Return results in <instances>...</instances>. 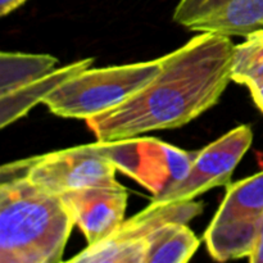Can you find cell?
<instances>
[{"mask_svg":"<svg viewBox=\"0 0 263 263\" xmlns=\"http://www.w3.org/2000/svg\"><path fill=\"white\" fill-rule=\"evenodd\" d=\"M234 43L202 32L162 57V71L113 109L86 120L98 141L179 128L216 105L231 79Z\"/></svg>","mask_w":263,"mask_h":263,"instance_id":"6da1fadb","label":"cell"},{"mask_svg":"<svg viewBox=\"0 0 263 263\" xmlns=\"http://www.w3.org/2000/svg\"><path fill=\"white\" fill-rule=\"evenodd\" d=\"M73 220L61 197L22 176L0 184V263H59Z\"/></svg>","mask_w":263,"mask_h":263,"instance_id":"7a4b0ae2","label":"cell"},{"mask_svg":"<svg viewBox=\"0 0 263 263\" xmlns=\"http://www.w3.org/2000/svg\"><path fill=\"white\" fill-rule=\"evenodd\" d=\"M163 59L87 68L44 99L51 113L64 118L89 120L113 109L145 87L162 71Z\"/></svg>","mask_w":263,"mask_h":263,"instance_id":"3957f363","label":"cell"},{"mask_svg":"<svg viewBox=\"0 0 263 263\" xmlns=\"http://www.w3.org/2000/svg\"><path fill=\"white\" fill-rule=\"evenodd\" d=\"M115 164L94 144L36 156L4 164L2 179L22 176L45 192L62 195L89 186H122Z\"/></svg>","mask_w":263,"mask_h":263,"instance_id":"277c9868","label":"cell"},{"mask_svg":"<svg viewBox=\"0 0 263 263\" xmlns=\"http://www.w3.org/2000/svg\"><path fill=\"white\" fill-rule=\"evenodd\" d=\"M226 187L203 235L211 257L218 262L244 258L253 252L263 222V171Z\"/></svg>","mask_w":263,"mask_h":263,"instance_id":"5b68a950","label":"cell"},{"mask_svg":"<svg viewBox=\"0 0 263 263\" xmlns=\"http://www.w3.org/2000/svg\"><path fill=\"white\" fill-rule=\"evenodd\" d=\"M98 151L118 171L145 187L153 197L163 194L184 179L197 152H187L153 138H128L116 141H97Z\"/></svg>","mask_w":263,"mask_h":263,"instance_id":"8992f818","label":"cell"},{"mask_svg":"<svg viewBox=\"0 0 263 263\" xmlns=\"http://www.w3.org/2000/svg\"><path fill=\"white\" fill-rule=\"evenodd\" d=\"M202 202L186 200L177 203L151 204L134 217L125 220L108 238L87 246L69 262L81 263H144L149 240L158 228L167 222L187 223L203 212Z\"/></svg>","mask_w":263,"mask_h":263,"instance_id":"52a82bcc","label":"cell"},{"mask_svg":"<svg viewBox=\"0 0 263 263\" xmlns=\"http://www.w3.org/2000/svg\"><path fill=\"white\" fill-rule=\"evenodd\" d=\"M253 131L249 125H240L198 151L184 179L167 192L152 198L156 203H177L195 199L217 186L231 184V176L244 154L251 148Z\"/></svg>","mask_w":263,"mask_h":263,"instance_id":"ba28073f","label":"cell"},{"mask_svg":"<svg viewBox=\"0 0 263 263\" xmlns=\"http://www.w3.org/2000/svg\"><path fill=\"white\" fill-rule=\"evenodd\" d=\"M174 21L190 31L246 37L263 28V0H180Z\"/></svg>","mask_w":263,"mask_h":263,"instance_id":"9c48e42d","label":"cell"},{"mask_svg":"<svg viewBox=\"0 0 263 263\" xmlns=\"http://www.w3.org/2000/svg\"><path fill=\"white\" fill-rule=\"evenodd\" d=\"M59 197L89 246L104 240L125 221L128 193L123 185L82 187Z\"/></svg>","mask_w":263,"mask_h":263,"instance_id":"30bf717a","label":"cell"},{"mask_svg":"<svg viewBox=\"0 0 263 263\" xmlns=\"http://www.w3.org/2000/svg\"><path fill=\"white\" fill-rule=\"evenodd\" d=\"M94 58L82 59L74 62L64 68H57L46 76L31 82L27 86L0 97V127H7L23 117L37 103H43L49 94L58 89L61 85L68 81L84 69L90 68Z\"/></svg>","mask_w":263,"mask_h":263,"instance_id":"8fae6325","label":"cell"},{"mask_svg":"<svg viewBox=\"0 0 263 263\" xmlns=\"http://www.w3.org/2000/svg\"><path fill=\"white\" fill-rule=\"evenodd\" d=\"M199 246L200 240L187 223L167 222L152 235L144 263L189 262Z\"/></svg>","mask_w":263,"mask_h":263,"instance_id":"7c38bea8","label":"cell"},{"mask_svg":"<svg viewBox=\"0 0 263 263\" xmlns=\"http://www.w3.org/2000/svg\"><path fill=\"white\" fill-rule=\"evenodd\" d=\"M58 59L48 54H0V97L27 86L57 69Z\"/></svg>","mask_w":263,"mask_h":263,"instance_id":"4fadbf2b","label":"cell"},{"mask_svg":"<svg viewBox=\"0 0 263 263\" xmlns=\"http://www.w3.org/2000/svg\"><path fill=\"white\" fill-rule=\"evenodd\" d=\"M263 77V28L246 36V40L234 48L231 79L248 85Z\"/></svg>","mask_w":263,"mask_h":263,"instance_id":"5bb4252c","label":"cell"},{"mask_svg":"<svg viewBox=\"0 0 263 263\" xmlns=\"http://www.w3.org/2000/svg\"><path fill=\"white\" fill-rule=\"evenodd\" d=\"M247 86L251 90V94L252 97H253V100L257 104V107L263 112V77L251 82V84H248Z\"/></svg>","mask_w":263,"mask_h":263,"instance_id":"9a60e30c","label":"cell"},{"mask_svg":"<svg viewBox=\"0 0 263 263\" xmlns=\"http://www.w3.org/2000/svg\"><path fill=\"white\" fill-rule=\"evenodd\" d=\"M249 262L252 263H263V222L261 226V230H259L258 239L256 241V246H254L253 252H252L251 256L248 257Z\"/></svg>","mask_w":263,"mask_h":263,"instance_id":"2e32d148","label":"cell"},{"mask_svg":"<svg viewBox=\"0 0 263 263\" xmlns=\"http://www.w3.org/2000/svg\"><path fill=\"white\" fill-rule=\"evenodd\" d=\"M27 0H0V15L5 17L10 12L23 5Z\"/></svg>","mask_w":263,"mask_h":263,"instance_id":"e0dca14e","label":"cell"}]
</instances>
